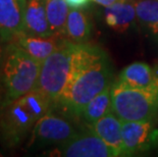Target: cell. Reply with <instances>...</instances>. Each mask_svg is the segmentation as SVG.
Masks as SVG:
<instances>
[{
    "label": "cell",
    "instance_id": "1",
    "mask_svg": "<svg viewBox=\"0 0 158 157\" xmlns=\"http://www.w3.org/2000/svg\"><path fill=\"white\" fill-rule=\"evenodd\" d=\"M112 72L108 57L101 48L76 43L69 82L57 104L81 116L85 106L108 87Z\"/></svg>",
    "mask_w": 158,
    "mask_h": 157
},
{
    "label": "cell",
    "instance_id": "2",
    "mask_svg": "<svg viewBox=\"0 0 158 157\" xmlns=\"http://www.w3.org/2000/svg\"><path fill=\"white\" fill-rule=\"evenodd\" d=\"M51 105L50 100L36 88L3 105L0 116L2 144L8 148L18 146Z\"/></svg>",
    "mask_w": 158,
    "mask_h": 157
},
{
    "label": "cell",
    "instance_id": "3",
    "mask_svg": "<svg viewBox=\"0 0 158 157\" xmlns=\"http://www.w3.org/2000/svg\"><path fill=\"white\" fill-rule=\"evenodd\" d=\"M40 68L41 62L33 58L16 43H6L0 72L3 105L34 90L38 83Z\"/></svg>",
    "mask_w": 158,
    "mask_h": 157
},
{
    "label": "cell",
    "instance_id": "4",
    "mask_svg": "<svg viewBox=\"0 0 158 157\" xmlns=\"http://www.w3.org/2000/svg\"><path fill=\"white\" fill-rule=\"evenodd\" d=\"M112 112L122 122H149L158 107V93L134 88L117 79L111 85Z\"/></svg>",
    "mask_w": 158,
    "mask_h": 157
},
{
    "label": "cell",
    "instance_id": "5",
    "mask_svg": "<svg viewBox=\"0 0 158 157\" xmlns=\"http://www.w3.org/2000/svg\"><path fill=\"white\" fill-rule=\"evenodd\" d=\"M75 47L76 43L65 39L41 63L36 89L41 91L52 104L58 103L69 82Z\"/></svg>",
    "mask_w": 158,
    "mask_h": 157
},
{
    "label": "cell",
    "instance_id": "6",
    "mask_svg": "<svg viewBox=\"0 0 158 157\" xmlns=\"http://www.w3.org/2000/svg\"><path fill=\"white\" fill-rule=\"evenodd\" d=\"M78 133L75 126L69 121L50 112L49 110L34 126L29 145L32 146L37 142L42 144L61 145L73 139Z\"/></svg>",
    "mask_w": 158,
    "mask_h": 157
},
{
    "label": "cell",
    "instance_id": "7",
    "mask_svg": "<svg viewBox=\"0 0 158 157\" xmlns=\"http://www.w3.org/2000/svg\"><path fill=\"white\" fill-rule=\"evenodd\" d=\"M53 155L65 157H113L119 156L115 150L90 129L78 133L69 141L53 151Z\"/></svg>",
    "mask_w": 158,
    "mask_h": 157
},
{
    "label": "cell",
    "instance_id": "8",
    "mask_svg": "<svg viewBox=\"0 0 158 157\" xmlns=\"http://www.w3.org/2000/svg\"><path fill=\"white\" fill-rule=\"evenodd\" d=\"M27 0H0V40L13 41L25 31Z\"/></svg>",
    "mask_w": 158,
    "mask_h": 157
},
{
    "label": "cell",
    "instance_id": "9",
    "mask_svg": "<svg viewBox=\"0 0 158 157\" xmlns=\"http://www.w3.org/2000/svg\"><path fill=\"white\" fill-rule=\"evenodd\" d=\"M64 40L63 36L52 35L44 37L23 33L16 37L13 42L22 47L26 52H28L33 58L42 63L61 45Z\"/></svg>",
    "mask_w": 158,
    "mask_h": 157
},
{
    "label": "cell",
    "instance_id": "10",
    "mask_svg": "<svg viewBox=\"0 0 158 157\" xmlns=\"http://www.w3.org/2000/svg\"><path fill=\"white\" fill-rule=\"evenodd\" d=\"M118 80L134 88L158 93V75L145 62H134L126 66L120 72Z\"/></svg>",
    "mask_w": 158,
    "mask_h": 157
},
{
    "label": "cell",
    "instance_id": "11",
    "mask_svg": "<svg viewBox=\"0 0 158 157\" xmlns=\"http://www.w3.org/2000/svg\"><path fill=\"white\" fill-rule=\"evenodd\" d=\"M122 126V121L113 112H110L91 125L90 128L107 145L112 147L118 155H123Z\"/></svg>",
    "mask_w": 158,
    "mask_h": 157
},
{
    "label": "cell",
    "instance_id": "12",
    "mask_svg": "<svg viewBox=\"0 0 158 157\" xmlns=\"http://www.w3.org/2000/svg\"><path fill=\"white\" fill-rule=\"evenodd\" d=\"M25 31L30 35L52 36L47 19L45 0H27L25 8Z\"/></svg>",
    "mask_w": 158,
    "mask_h": 157
},
{
    "label": "cell",
    "instance_id": "13",
    "mask_svg": "<svg viewBox=\"0 0 158 157\" xmlns=\"http://www.w3.org/2000/svg\"><path fill=\"white\" fill-rule=\"evenodd\" d=\"M137 16L135 4L131 1L119 0L108 6L104 12L107 26L118 33L126 32Z\"/></svg>",
    "mask_w": 158,
    "mask_h": 157
},
{
    "label": "cell",
    "instance_id": "14",
    "mask_svg": "<svg viewBox=\"0 0 158 157\" xmlns=\"http://www.w3.org/2000/svg\"><path fill=\"white\" fill-rule=\"evenodd\" d=\"M151 130L150 122H123V155L135 153L146 144Z\"/></svg>",
    "mask_w": 158,
    "mask_h": 157
},
{
    "label": "cell",
    "instance_id": "15",
    "mask_svg": "<svg viewBox=\"0 0 158 157\" xmlns=\"http://www.w3.org/2000/svg\"><path fill=\"white\" fill-rule=\"evenodd\" d=\"M64 36L73 43H85L91 36V24L85 13L79 8H72L69 12Z\"/></svg>",
    "mask_w": 158,
    "mask_h": 157
},
{
    "label": "cell",
    "instance_id": "16",
    "mask_svg": "<svg viewBox=\"0 0 158 157\" xmlns=\"http://www.w3.org/2000/svg\"><path fill=\"white\" fill-rule=\"evenodd\" d=\"M110 112H112L111 87H108L103 92L94 97L85 106L81 116L89 126H91Z\"/></svg>",
    "mask_w": 158,
    "mask_h": 157
},
{
    "label": "cell",
    "instance_id": "17",
    "mask_svg": "<svg viewBox=\"0 0 158 157\" xmlns=\"http://www.w3.org/2000/svg\"><path fill=\"white\" fill-rule=\"evenodd\" d=\"M47 19L53 35L64 37L65 25L69 12L64 0H45Z\"/></svg>",
    "mask_w": 158,
    "mask_h": 157
},
{
    "label": "cell",
    "instance_id": "18",
    "mask_svg": "<svg viewBox=\"0 0 158 157\" xmlns=\"http://www.w3.org/2000/svg\"><path fill=\"white\" fill-rule=\"evenodd\" d=\"M139 21L145 25L153 34H158V1L139 0L135 3Z\"/></svg>",
    "mask_w": 158,
    "mask_h": 157
},
{
    "label": "cell",
    "instance_id": "19",
    "mask_svg": "<svg viewBox=\"0 0 158 157\" xmlns=\"http://www.w3.org/2000/svg\"><path fill=\"white\" fill-rule=\"evenodd\" d=\"M70 8H82L89 3L90 0H64Z\"/></svg>",
    "mask_w": 158,
    "mask_h": 157
},
{
    "label": "cell",
    "instance_id": "20",
    "mask_svg": "<svg viewBox=\"0 0 158 157\" xmlns=\"http://www.w3.org/2000/svg\"><path fill=\"white\" fill-rule=\"evenodd\" d=\"M6 43H4L2 40H0V72H1L2 69V64H3V60H4V55H5V47H6Z\"/></svg>",
    "mask_w": 158,
    "mask_h": 157
},
{
    "label": "cell",
    "instance_id": "21",
    "mask_svg": "<svg viewBox=\"0 0 158 157\" xmlns=\"http://www.w3.org/2000/svg\"><path fill=\"white\" fill-rule=\"evenodd\" d=\"M94 2L97 3V4H100L102 6H105V7H108V6L112 5L113 3H115L119 0H93Z\"/></svg>",
    "mask_w": 158,
    "mask_h": 157
},
{
    "label": "cell",
    "instance_id": "22",
    "mask_svg": "<svg viewBox=\"0 0 158 157\" xmlns=\"http://www.w3.org/2000/svg\"><path fill=\"white\" fill-rule=\"evenodd\" d=\"M2 106H3V96H2V92H1V89H0V116H1Z\"/></svg>",
    "mask_w": 158,
    "mask_h": 157
},
{
    "label": "cell",
    "instance_id": "23",
    "mask_svg": "<svg viewBox=\"0 0 158 157\" xmlns=\"http://www.w3.org/2000/svg\"><path fill=\"white\" fill-rule=\"evenodd\" d=\"M123 1H132V0H123Z\"/></svg>",
    "mask_w": 158,
    "mask_h": 157
},
{
    "label": "cell",
    "instance_id": "24",
    "mask_svg": "<svg viewBox=\"0 0 158 157\" xmlns=\"http://www.w3.org/2000/svg\"><path fill=\"white\" fill-rule=\"evenodd\" d=\"M156 72V73H157V75H158V72Z\"/></svg>",
    "mask_w": 158,
    "mask_h": 157
},
{
    "label": "cell",
    "instance_id": "25",
    "mask_svg": "<svg viewBox=\"0 0 158 157\" xmlns=\"http://www.w3.org/2000/svg\"><path fill=\"white\" fill-rule=\"evenodd\" d=\"M0 156H1V153H0Z\"/></svg>",
    "mask_w": 158,
    "mask_h": 157
}]
</instances>
